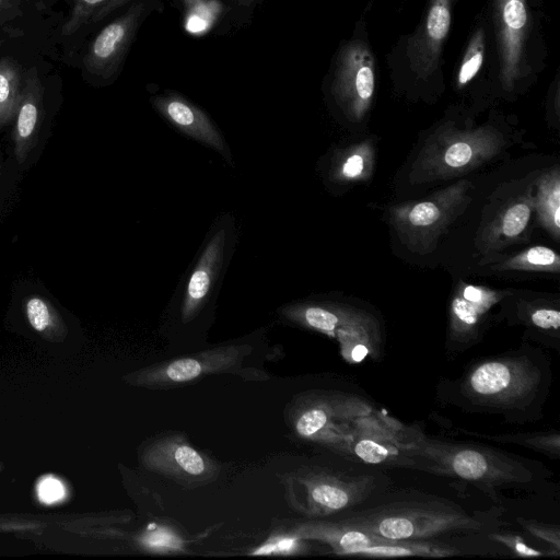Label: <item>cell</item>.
Listing matches in <instances>:
<instances>
[{
  "label": "cell",
  "instance_id": "37",
  "mask_svg": "<svg viewBox=\"0 0 560 560\" xmlns=\"http://www.w3.org/2000/svg\"><path fill=\"white\" fill-rule=\"evenodd\" d=\"M0 168H1V165H0Z\"/></svg>",
  "mask_w": 560,
  "mask_h": 560
},
{
  "label": "cell",
  "instance_id": "11",
  "mask_svg": "<svg viewBox=\"0 0 560 560\" xmlns=\"http://www.w3.org/2000/svg\"><path fill=\"white\" fill-rule=\"evenodd\" d=\"M417 161L423 176L442 178L474 168L503 145L502 135L492 126L467 130L451 129L439 135Z\"/></svg>",
  "mask_w": 560,
  "mask_h": 560
},
{
  "label": "cell",
  "instance_id": "2",
  "mask_svg": "<svg viewBox=\"0 0 560 560\" xmlns=\"http://www.w3.org/2000/svg\"><path fill=\"white\" fill-rule=\"evenodd\" d=\"M502 510L468 512L462 505L423 492L390 489L334 520L362 532L396 540L481 535L501 528Z\"/></svg>",
  "mask_w": 560,
  "mask_h": 560
},
{
  "label": "cell",
  "instance_id": "14",
  "mask_svg": "<svg viewBox=\"0 0 560 560\" xmlns=\"http://www.w3.org/2000/svg\"><path fill=\"white\" fill-rule=\"evenodd\" d=\"M159 7V0H136L104 26L83 58L85 71L102 81L115 78L141 24Z\"/></svg>",
  "mask_w": 560,
  "mask_h": 560
},
{
  "label": "cell",
  "instance_id": "21",
  "mask_svg": "<svg viewBox=\"0 0 560 560\" xmlns=\"http://www.w3.org/2000/svg\"><path fill=\"white\" fill-rule=\"evenodd\" d=\"M534 210V199L529 192L513 200L483 230L482 248L492 250L516 242L525 233Z\"/></svg>",
  "mask_w": 560,
  "mask_h": 560
},
{
  "label": "cell",
  "instance_id": "5",
  "mask_svg": "<svg viewBox=\"0 0 560 560\" xmlns=\"http://www.w3.org/2000/svg\"><path fill=\"white\" fill-rule=\"evenodd\" d=\"M497 82L501 91L516 94L542 69V42L529 0H491Z\"/></svg>",
  "mask_w": 560,
  "mask_h": 560
},
{
  "label": "cell",
  "instance_id": "30",
  "mask_svg": "<svg viewBox=\"0 0 560 560\" xmlns=\"http://www.w3.org/2000/svg\"><path fill=\"white\" fill-rule=\"evenodd\" d=\"M485 537L491 542L503 546L517 557H551L549 552L529 547L521 536L503 530L502 527L486 534Z\"/></svg>",
  "mask_w": 560,
  "mask_h": 560
},
{
  "label": "cell",
  "instance_id": "34",
  "mask_svg": "<svg viewBox=\"0 0 560 560\" xmlns=\"http://www.w3.org/2000/svg\"><path fill=\"white\" fill-rule=\"evenodd\" d=\"M260 0H228L229 4L243 10H252Z\"/></svg>",
  "mask_w": 560,
  "mask_h": 560
},
{
  "label": "cell",
  "instance_id": "18",
  "mask_svg": "<svg viewBox=\"0 0 560 560\" xmlns=\"http://www.w3.org/2000/svg\"><path fill=\"white\" fill-rule=\"evenodd\" d=\"M153 108L182 135L214 150L233 164L231 150L208 114L179 93L166 91L151 97Z\"/></svg>",
  "mask_w": 560,
  "mask_h": 560
},
{
  "label": "cell",
  "instance_id": "24",
  "mask_svg": "<svg viewBox=\"0 0 560 560\" xmlns=\"http://www.w3.org/2000/svg\"><path fill=\"white\" fill-rule=\"evenodd\" d=\"M22 90L19 70L9 60L0 61V128L15 118Z\"/></svg>",
  "mask_w": 560,
  "mask_h": 560
},
{
  "label": "cell",
  "instance_id": "1",
  "mask_svg": "<svg viewBox=\"0 0 560 560\" xmlns=\"http://www.w3.org/2000/svg\"><path fill=\"white\" fill-rule=\"evenodd\" d=\"M552 382L548 357L527 345L471 362L456 380L440 383L445 404L466 412L502 416L524 424L542 418Z\"/></svg>",
  "mask_w": 560,
  "mask_h": 560
},
{
  "label": "cell",
  "instance_id": "3",
  "mask_svg": "<svg viewBox=\"0 0 560 560\" xmlns=\"http://www.w3.org/2000/svg\"><path fill=\"white\" fill-rule=\"evenodd\" d=\"M406 436L427 472L470 483L497 504L501 491L527 489L552 475L541 463L488 445L434 439L412 427Z\"/></svg>",
  "mask_w": 560,
  "mask_h": 560
},
{
  "label": "cell",
  "instance_id": "35",
  "mask_svg": "<svg viewBox=\"0 0 560 560\" xmlns=\"http://www.w3.org/2000/svg\"><path fill=\"white\" fill-rule=\"evenodd\" d=\"M186 10H191L196 5L203 2V0H180Z\"/></svg>",
  "mask_w": 560,
  "mask_h": 560
},
{
  "label": "cell",
  "instance_id": "6",
  "mask_svg": "<svg viewBox=\"0 0 560 560\" xmlns=\"http://www.w3.org/2000/svg\"><path fill=\"white\" fill-rule=\"evenodd\" d=\"M454 0H428L416 28L401 36L388 56L393 80L405 88L443 85V51Z\"/></svg>",
  "mask_w": 560,
  "mask_h": 560
},
{
  "label": "cell",
  "instance_id": "12",
  "mask_svg": "<svg viewBox=\"0 0 560 560\" xmlns=\"http://www.w3.org/2000/svg\"><path fill=\"white\" fill-rule=\"evenodd\" d=\"M252 352L248 345H226L144 366L126 376L135 386L170 388L200 377L234 372Z\"/></svg>",
  "mask_w": 560,
  "mask_h": 560
},
{
  "label": "cell",
  "instance_id": "9",
  "mask_svg": "<svg viewBox=\"0 0 560 560\" xmlns=\"http://www.w3.org/2000/svg\"><path fill=\"white\" fill-rule=\"evenodd\" d=\"M376 58L368 40L364 25L345 40L336 55L331 95L343 115L358 122L371 108L376 90Z\"/></svg>",
  "mask_w": 560,
  "mask_h": 560
},
{
  "label": "cell",
  "instance_id": "17",
  "mask_svg": "<svg viewBox=\"0 0 560 560\" xmlns=\"http://www.w3.org/2000/svg\"><path fill=\"white\" fill-rule=\"evenodd\" d=\"M399 431L368 430L348 436L332 452L348 459L380 468H407L427 472L424 460Z\"/></svg>",
  "mask_w": 560,
  "mask_h": 560
},
{
  "label": "cell",
  "instance_id": "28",
  "mask_svg": "<svg viewBox=\"0 0 560 560\" xmlns=\"http://www.w3.org/2000/svg\"><path fill=\"white\" fill-rule=\"evenodd\" d=\"M371 164V152L368 147L352 149L340 159L335 168L334 176L339 180H354L368 174Z\"/></svg>",
  "mask_w": 560,
  "mask_h": 560
},
{
  "label": "cell",
  "instance_id": "26",
  "mask_svg": "<svg viewBox=\"0 0 560 560\" xmlns=\"http://www.w3.org/2000/svg\"><path fill=\"white\" fill-rule=\"evenodd\" d=\"M140 549L154 553H171L185 550L186 540L170 526L150 524L136 539Z\"/></svg>",
  "mask_w": 560,
  "mask_h": 560
},
{
  "label": "cell",
  "instance_id": "32",
  "mask_svg": "<svg viewBox=\"0 0 560 560\" xmlns=\"http://www.w3.org/2000/svg\"><path fill=\"white\" fill-rule=\"evenodd\" d=\"M307 540L298 538L292 534L271 536L260 547L252 551V555H293L305 550Z\"/></svg>",
  "mask_w": 560,
  "mask_h": 560
},
{
  "label": "cell",
  "instance_id": "22",
  "mask_svg": "<svg viewBox=\"0 0 560 560\" xmlns=\"http://www.w3.org/2000/svg\"><path fill=\"white\" fill-rule=\"evenodd\" d=\"M534 199L538 219L544 228L559 240L560 231V177L559 171L546 173L538 182Z\"/></svg>",
  "mask_w": 560,
  "mask_h": 560
},
{
  "label": "cell",
  "instance_id": "29",
  "mask_svg": "<svg viewBox=\"0 0 560 560\" xmlns=\"http://www.w3.org/2000/svg\"><path fill=\"white\" fill-rule=\"evenodd\" d=\"M108 1L109 0H72V9L62 28L63 34L72 35L82 26L89 24L92 16Z\"/></svg>",
  "mask_w": 560,
  "mask_h": 560
},
{
  "label": "cell",
  "instance_id": "23",
  "mask_svg": "<svg viewBox=\"0 0 560 560\" xmlns=\"http://www.w3.org/2000/svg\"><path fill=\"white\" fill-rule=\"evenodd\" d=\"M469 436L482 438L489 441L515 444L523 447L540 452L549 457L559 458L560 456V434L557 430L549 431H535V432H518V433H502V434H480L464 429L459 430Z\"/></svg>",
  "mask_w": 560,
  "mask_h": 560
},
{
  "label": "cell",
  "instance_id": "19",
  "mask_svg": "<svg viewBox=\"0 0 560 560\" xmlns=\"http://www.w3.org/2000/svg\"><path fill=\"white\" fill-rule=\"evenodd\" d=\"M42 108V88L36 72L32 70L22 89L13 130V150L20 164L27 160L37 143Z\"/></svg>",
  "mask_w": 560,
  "mask_h": 560
},
{
  "label": "cell",
  "instance_id": "27",
  "mask_svg": "<svg viewBox=\"0 0 560 560\" xmlns=\"http://www.w3.org/2000/svg\"><path fill=\"white\" fill-rule=\"evenodd\" d=\"M25 313L28 323L37 332L48 334L62 326V320L54 305L39 295L30 296L25 301Z\"/></svg>",
  "mask_w": 560,
  "mask_h": 560
},
{
  "label": "cell",
  "instance_id": "4",
  "mask_svg": "<svg viewBox=\"0 0 560 560\" xmlns=\"http://www.w3.org/2000/svg\"><path fill=\"white\" fill-rule=\"evenodd\" d=\"M284 482L290 504L311 520L342 515L393 486L383 468L346 457L337 466H301Z\"/></svg>",
  "mask_w": 560,
  "mask_h": 560
},
{
  "label": "cell",
  "instance_id": "25",
  "mask_svg": "<svg viewBox=\"0 0 560 560\" xmlns=\"http://www.w3.org/2000/svg\"><path fill=\"white\" fill-rule=\"evenodd\" d=\"M558 254L546 246H534L497 267L500 270H538L559 272Z\"/></svg>",
  "mask_w": 560,
  "mask_h": 560
},
{
  "label": "cell",
  "instance_id": "20",
  "mask_svg": "<svg viewBox=\"0 0 560 560\" xmlns=\"http://www.w3.org/2000/svg\"><path fill=\"white\" fill-rule=\"evenodd\" d=\"M489 62L493 61L489 58L487 18L482 12L477 18L464 51L454 69V89L464 91L471 88L485 74H495L497 78V66H487Z\"/></svg>",
  "mask_w": 560,
  "mask_h": 560
},
{
  "label": "cell",
  "instance_id": "33",
  "mask_svg": "<svg viewBox=\"0 0 560 560\" xmlns=\"http://www.w3.org/2000/svg\"><path fill=\"white\" fill-rule=\"evenodd\" d=\"M62 485L55 479L45 480L39 486V495L45 502H52L61 498Z\"/></svg>",
  "mask_w": 560,
  "mask_h": 560
},
{
  "label": "cell",
  "instance_id": "10",
  "mask_svg": "<svg viewBox=\"0 0 560 560\" xmlns=\"http://www.w3.org/2000/svg\"><path fill=\"white\" fill-rule=\"evenodd\" d=\"M470 183L460 180L427 199L390 209V221L411 250H431L439 235L469 202Z\"/></svg>",
  "mask_w": 560,
  "mask_h": 560
},
{
  "label": "cell",
  "instance_id": "31",
  "mask_svg": "<svg viewBox=\"0 0 560 560\" xmlns=\"http://www.w3.org/2000/svg\"><path fill=\"white\" fill-rule=\"evenodd\" d=\"M517 524L528 534L550 546L557 558L560 556V529L557 525L537 520L516 517Z\"/></svg>",
  "mask_w": 560,
  "mask_h": 560
},
{
  "label": "cell",
  "instance_id": "8",
  "mask_svg": "<svg viewBox=\"0 0 560 560\" xmlns=\"http://www.w3.org/2000/svg\"><path fill=\"white\" fill-rule=\"evenodd\" d=\"M236 238L237 231L232 214H221L211 224L196 258L177 288L182 325H191L214 303Z\"/></svg>",
  "mask_w": 560,
  "mask_h": 560
},
{
  "label": "cell",
  "instance_id": "16",
  "mask_svg": "<svg viewBox=\"0 0 560 560\" xmlns=\"http://www.w3.org/2000/svg\"><path fill=\"white\" fill-rule=\"evenodd\" d=\"M505 292L460 284L453 294L446 337L448 355H457L481 341L491 308Z\"/></svg>",
  "mask_w": 560,
  "mask_h": 560
},
{
  "label": "cell",
  "instance_id": "36",
  "mask_svg": "<svg viewBox=\"0 0 560 560\" xmlns=\"http://www.w3.org/2000/svg\"><path fill=\"white\" fill-rule=\"evenodd\" d=\"M3 0H0V5L2 4Z\"/></svg>",
  "mask_w": 560,
  "mask_h": 560
},
{
  "label": "cell",
  "instance_id": "15",
  "mask_svg": "<svg viewBox=\"0 0 560 560\" xmlns=\"http://www.w3.org/2000/svg\"><path fill=\"white\" fill-rule=\"evenodd\" d=\"M141 463L186 487L206 485L219 474L217 463L180 434H167L149 443L141 453Z\"/></svg>",
  "mask_w": 560,
  "mask_h": 560
},
{
  "label": "cell",
  "instance_id": "7",
  "mask_svg": "<svg viewBox=\"0 0 560 560\" xmlns=\"http://www.w3.org/2000/svg\"><path fill=\"white\" fill-rule=\"evenodd\" d=\"M278 312L292 324L336 339L348 362H359L366 357L377 360L382 357L380 325L369 313L316 301L293 302L283 305Z\"/></svg>",
  "mask_w": 560,
  "mask_h": 560
},
{
  "label": "cell",
  "instance_id": "13",
  "mask_svg": "<svg viewBox=\"0 0 560 560\" xmlns=\"http://www.w3.org/2000/svg\"><path fill=\"white\" fill-rule=\"evenodd\" d=\"M293 536L326 544L340 556L405 557L425 553L421 540H396L349 527L334 518H316L293 525Z\"/></svg>",
  "mask_w": 560,
  "mask_h": 560
}]
</instances>
